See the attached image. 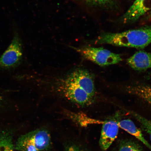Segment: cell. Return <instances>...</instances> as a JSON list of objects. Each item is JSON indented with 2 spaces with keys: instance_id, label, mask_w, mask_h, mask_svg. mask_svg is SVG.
<instances>
[{
  "instance_id": "5",
  "label": "cell",
  "mask_w": 151,
  "mask_h": 151,
  "mask_svg": "<svg viewBox=\"0 0 151 151\" xmlns=\"http://www.w3.org/2000/svg\"><path fill=\"white\" fill-rule=\"evenodd\" d=\"M22 55L21 41L16 32L10 44L0 58V67L9 68L14 67L19 63Z\"/></svg>"
},
{
  "instance_id": "7",
  "label": "cell",
  "mask_w": 151,
  "mask_h": 151,
  "mask_svg": "<svg viewBox=\"0 0 151 151\" xmlns=\"http://www.w3.org/2000/svg\"><path fill=\"white\" fill-rule=\"evenodd\" d=\"M119 128L118 121L116 119L103 122L99 142L102 150H108L117 137Z\"/></svg>"
},
{
  "instance_id": "3",
  "label": "cell",
  "mask_w": 151,
  "mask_h": 151,
  "mask_svg": "<svg viewBox=\"0 0 151 151\" xmlns=\"http://www.w3.org/2000/svg\"><path fill=\"white\" fill-rule=\"evenodd\" d=\"M72 48L84 58L101 67L115 65L122 61L120 54L114 53L102 47L86 46Z\"/></svg>"
},
{
  "instance_id": "6",
  "label": "cell",
  "mask_w": 151,
  "mask_h": 151,
  "mask_svg": "<svg viewBox=\"0 0 151 151\" xmlns=\"http://www.w3.org/2000/svg\"><path fill=\"white\" fill-rule=\"evenodd\" d=\"M66 78L84 90L94 99L96 91L94 78L89 71L84 69H77L70 73Z\"/></svg>"
},
{
  "instance_id": "10",
  "label": "cell",
  "mask_w": 151,
  "mask_h": 151,
  "mask_svg": "<svg viewBox=\"0 0 151 151\" xmlns=\"http://www.w3.org/2000/svg\"><path fill=\"white\" fill-rule=\"evenodd\" d=\"M128 93L137 96L151 105V86L143 84H135L126 87Z\"/></svg>"
},
{
  "instance_id": "13",
  "label": "cell",
  "mask_w": 151,
  "mask_h": 151,
  "mask_svg": "<svg viewBox=\"0 0 151 151\" xmlns=\"http://www.w3.org/2000/svg\"><path fill=\"white\" fill-rule=\"evenodd\" d=\"M118 151H143L137 143L130 139H125L120 142Z\"/></svg>"
},
{
  "instance_id": "2",
  "label": "cell",
  "mask_w": 151,
  "mask_h": 151,
  "mask_svg": "<svg viewBox=\"0 0 151 151\" xmlns=\"http://www.w3.org/2000/svg\"><path fill=\"white\" fill-rule=\"evenodd\" d=\"M51 145V139L48 132L38 129L19 137L14 148L18 151H41L48 150Z\"/></svg>"
},
{
  "instance_id": "16",
  "label": "cell",
  "mask_w": 151,
  "mask_h": 151,
  "mask_svg": "<svg viewBox=\"0 0 151 151\" xmlns=\"http://www.w3.org/2000/svg\"><path fill=\"white\" fill-rule=\"evenodd\" d=\"M65 151H84L80 147L75 145H72L67 147Z\"/></svg>"
},
{
  "instance_id": "12",
  "label": "cell",
  "mask_w": 151,
  "mask_h": 151,
  "mask_svg": "<svg viewBox=\"0 0 151 151\" xmlns=\"http://www.w3.org/2000/svg\"><path fill=\"white\" fill-rule=\"evenodd\" d=\"M14 149L11 134L7 132L0 134V151H14Z\"/></svg>"
},
{
  "instance_id": "14",
  "label": "cell",
  "mask_w": 151,
  "mask_h": 151,
  "mask_svg": "<svg viewBox=\"0 0 151 151\" xmlns=\"http://www.w3.org/2000/svg\"><path fill=\"white\" fill-rule=\"evenodd\" d=\"M131 113L140 124L143 129L148 134L151 141V121L136 113L131 112Z\"/></svg>"
},
{
  "instance_id": "17",
  "label": "cell",
  "mask_w": 151,
  "mask_h": 151,
  "mask_svg": "<svg viewBox=\"0 0 151 151\" xmlns=\"http://www.w3.org/2000/svg\"><path fill=\"white\" fill-rule=\"evenodd\" d=\"M150 16L151 17V13H150Z\"/></svg>"
},
{
  "instance_id": "15",
  "label": "cell",
  "mask_w": 151,
  "mask_h": 151,
  "mask_svg": "<svg viewBox=\"0 0 151 151\" xmlns=\"http://www.w3.org/2000/svg\"><path fill=\"white\" fill-rule=\"evenodd\" d=\"M90 6L104 7L112 4L114 0H78Z\"/></svg>"
},
{
  "instance_id": "9",
  "label": "cell",
  "mask_w": 151,
  "mask_h": 151,
  "mask_svg": "<svg viewBox=\"0 0 151 151\" xmlns=\"http://www.w3.org/2000/svg\"><path fill=\"white\" fill-rule=\"evenodd\" d=\"M128 65L134 70L143 71L151 68V52L139 51L127 60Z\"/></svg>"
},
{
  "instance_id": "1",
  "label": "cell",
  "mask_w": 151,
  "mask_h": 151,
  "mask_svg": "<svg viewBox=\"0 0 151 151\" xmlns=\"http://www.w3.org/2000/svg\"><path fill=\"white\" fill-rule=\"evenodd\" d=\"M95 42L97 44L143 49L151 43V26L120 33H103L98 37Z\"/></svg>"
},
{
  "instance_id": "8",
  "label": "cell",
  "mask_w": 151,
  "mask_h": 151,
  "mask_svg": "<svg viewBox=\"0 0 151 151\" xmlns=\"http://www.w3.org/2000/svg\"><path fill=\"white\" fill-rule=\"evenodd\" d=\"M150 9L151 0H136L121 20L125 24L134 22Z\"/></svg>"
},
{
  "instance_id": "4",
  "label": "cell",
  "mask_w": 151,
  "mask_h": 151,
  "mask_svg": "<svg viewBox=\"0 0 151 151\" xmlns=\"http://www.w3.org/2000/svg\"><path fill=\"white\" fill-rule=\"evenodd\" d=\"M60 91L68 100L81 106H86L93 103L94 99L74 83L67 78L61 81Z\"/></svg>"
},
{
  "instance_id": "11",
  "label": "cell",
  "mask_w": 151,
  "mask_h": 151,
  "mask_svg": "<svg viewBox=\"0 0 151 151\" xmlns=\"http://www.w3.org/2000/svg\"><path fill=\"white\" fill-rule=\"evenodd\" d=\"M119 127L140 141L151 150V146L145 138L140 129L129 119H124L118 121Z\"/></svg>"
}]
</instances>
